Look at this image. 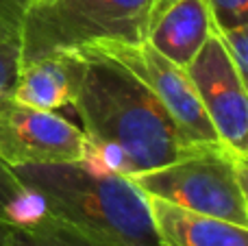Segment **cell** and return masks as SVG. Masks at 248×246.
Listing matches in <instances>:
<instances>
[{"label":"cell","instance_id":"cell-12","mask_svg":"<svg viewBox=\"0 0 248 246\" xmlns=\"http://www.w3.org/2000/svg\"><path fill=\"white\" fill-rule=\"evenodd\" d=\"M20 231L29 238L33 246H109L52 216H44L37 225Z\"/></svg>","mask_w":248,"mask_h":246},{"label":"cell","instance_id":"cell-7","mask_svg":"<svg viewBox=\"0 0 248 246\" xmlns=\"http://www.w3.org/2000/svg\"><path fill=\"white\" fill-rule=\"evenodd\" d=\"M85 133L55 111L0 100V159L9 166L78 164Z\"/></svg>","mask_w":248,"mask_h":246},{"label":"cell","instance_id":"cell-18","mask_svg":"<svg viewBox=\"0 0 248 246\" xmlns=\"http://www.w3.org/2000/svg\"><path fill=\"white\" fill-rule=\"evenodd\" d=\"M13 246H33V244L29 242V238L20 229H16V233H13Z\"/></svg>","mask_w":248,"mask_h":246},{"label":"cell","instance_id":"cell-6","mask_svg":"<svg viewBox=\"0 0 248 246\" xmlns=\"http://www.w3.org/2000/svg\"><path fill=\"white\" fill-rule=\"evenodd\" d=\"M220 144L248 159V98L246 81L237 74L222 42L211 31L201 50L185 65Z\"/></svg>","mask_w":248,"mask_h":246},{"label":"cell","instance_id":"cell-19","mask_svg":"<svg viewBox=\"0 0 248 246\" xmlns=\"http://www.w3.org/2000/svg\"><path fill=\"white\" fill-rule=\"evenodd\" d=\"M35 2H42V0H35ZM35 2H33V4H35Z\"/></svg>","mask_w":248,"mask_h":246},{"label":"cell","instance_id":"cell-2","mask_svg":"<svg viewBox=\"0 0 248 246\" xmlns=\"http://www.w3.org/2000/svg\"><path fill=\"white\" fill-rule=\"evenodd\" d=\"M35 190L48 216L109 246H161L150 218L148 199L128 177L98 174L83 164L11 166Z\"/></svg>","mask_w":248,"mask_h":246},{"label":"cell","instance_id":"cell-13","mask_svg":"<svg viewBox=\"0 0 248 246\" xmlns=\"http://www.w3.org/2000/svg\"><path fill=\"white\" fill-rule=\"evenodd\" d=\"M218 39L222 42L224 50H227L229 59L233 61L237 74L246 81L248 72V24L231 26V29H211Z\"/></svg>","mask_w":248,"mask_h":246},{"label":"cell","instance_id":"cell-16","mask_svg":"<svg viewBox=\"0 0 248 246\" xmlns=\"http://www.w3.org/2000/svg\"><path fill=\"white\" fill-rule=\"evenodd\" d=\"M33 2L35 0H0V33L17 42L22 17Z\"/></svg>","mask_w":248,"mask_h":246},{"label":"cell","instance_id":"cell-5","mask_svg":"<svg viewBox=\"0 0 248 246\" xmlns=\"http://www.w3.org/2000/svg\"><path fill=\"white\" fill-rule=\"evenodd\" d=\"M94 48L116 57L131 68L168 109L187 146L220 144L211 120L207 118L194 83L183 65L170 61L148 42L140 44H94Z\"/></svg>","mask_w":248,"mask_h":246},{"label":"cell","instance_id":"cell-10","mask_svg":"<svg viewBox=\"0 0 248 246\" xmlns=\"http://www.w3.org/2000/svg\"><path fill=\"white\" fill-rule=\"evenodd\" d=\"M78 70L81 59L77 50L55 52L20 65L11 100L46 111H57L59 107L72 105Z\"/></svg>","mask_w":248,"mask_h":246},{"label":"cell","instance_id":"cell-3","mask_svg":"<svg viewBox=\"0 0 248 246\" xmlns=\"http://www.w3.org/2000/svg\"><path fill=\"white\" fill-rule=\"evenodd\" d=\"M150 0H42L29 7L17 33L20 65L94 44L144 42Z\"/></svg>","mask_w":248,"mask_h":246},{"label":"cell","instance_id":"cell-1","mask_svg":"<svg viewBox=\"0 0 248 246\" xmlns=\"http://www.w3.org/2000/svg\"><path fill=\"white\" fill-rule=\"evenodd\" d=\"M77 52L81 70L72 107L87 139L78 164L98 174L131 177L187 151L168 109L131 68L94 46Z\"/></svg>","mask_w":248,"mask_h":246},{"label":"cell","instance_id":"cell-14","mask_svg":"<svg viewBox=\"0 0 248 246\" xmlns=\"http://www.w3.org/2000/svg\"><path fill=\"white\" fill-rule=\"evenodd\" d=\"M20 70V48L17 42L0 33V100L11 98L13 85Z\"/></svg>","mask_w":248,"mask_h":246},{"label":"cell","instance_id":"cell-4","mask_svg":"<svg viewBox=\"0 0 248 246\" xmlns=\"http://www.w3.org/2000/svg\"><path fill=\"white\" fill-rule=\"evenodd\" d=\"M246 177V157L222 144H202L166 166L131 174L128 181L146 196L248 227Z\"/></svg>","mask_w":248,"mask_h":246},{"label":"cell","instance_id":"cell-8","mask_svg":"<svg viewBox=\"0 0 248 246\" xmlns=\"http://www.w3.org/2000/svg\"><path fill=\"white\" fill-rule=\"evenodd\" d=\"M211 35L207 0H150L144 42L179 65H187Z\"/></svg>","mask_w":248,"mask_h":246},{"label":"cell","instance_id":"cell-15","mask_svg":"<svg viewBox=\"0 0 248 246\" xmlns=\"http://www.w3.org/2000/svg\"><path fill=\"white\" fill-rule=\"evenodd\" d=\"M211 29H231L248 24V0H207Z\"/></svg>","mask_w":248,"mask_h":246},{"label":"cell","instance_id":"cell-9","mask_svg":"<svg viewBox=\"0 0 248 246\" xmlns=\"http://www.w3.org/2000/svg\"><path fill=\"white\" fill-rule=\"evenodd\" d=\"M146 199L161 246H248V227L205 216L153 196Z\"/></svg>","mask_w":248,"mask_h":246},{"label":"cell","instance_id":"cell-17","mask_svg":"<svg viewBox=\"0 0 248 246\" xmlns=\"http://www.w3.org/2000/svg\"><path fill=\"white\" fill-rule=\"evenodd\" d=\"M13 233H16V227L0 222V246H13Z\"/></svg>","mask_w":248,"mask_h":246},{"label":"cell","instance_id":"cell-11","mask_svg":"<svg viewBox=\"0 0 248 246\" xmlns=\"http://www.w3.org/2000/svg\"><path fill=\"white\" fill-rule=\"evenodd\" d=\"M48 216L46 205L35 190L20 181L9 164L0 159V222L29 229Z\"/></svg>","mask_w":248,"mask_h":246}]
</instances>
